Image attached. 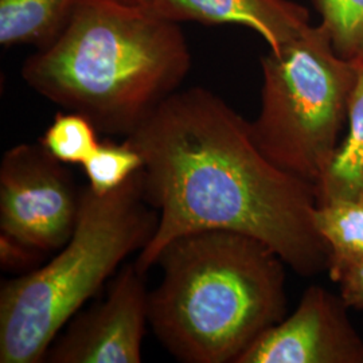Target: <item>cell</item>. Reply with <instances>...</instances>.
<instances>
[{
  "mask_svg": "<svg viewBox=\"0 0 363 363\" xmlns=\"http://www.w3.org/2000/svg\"><path fill=\"white\" fill-rule=\"evenodd\" d=\"M124 139L143 156L144 196L159 213L133 262L139 272L156 265L172 240L202 230L255 237L301 276L328 271V249L313 225L315 186L274 166L250 123L216 93L175 91Z\"/></svg>",
  "mask_w": 363,
  "mask_h": 363,
  "instance_id": "cell-1",
  "label": "cell"
},
{
  "mask_svg": "<svg viewBox=\"0 0 363 363\" xmlns=\"http://www.w3.org/2000/svg\"><path fill=\"white\" fill-rule=\"evenodd\" d=\"M191 64L181 23L148 6L78 0L61 34L23 62L22 78L99 132L127 138L181 89Z\"/></svg>",
  "mask_w": 363,
  "mask_h": 363,
  "instance_id": "cell-2",
  "label": "cell"
},
{
  "mask_svg": "<svg viewBox=\"0 0 363 363\" xmlns=\"http://www.w3.org/2000/svg\"><path fill=\"white\" fill-rule=\"evenodd\" d=\"M150 325L184 363H237L286 318V267L262 241L229 230L183 234L162 250Z\"/></svg>",
  "mask_w": 363,
  "mask_h": 363,
  "instance_id": "cell-3",
  "label": "cell"
},
{
  "mask_svg": "<svg viewBox=\"0 0 363 363\" xmlns=\"http://www.w3.org/2000/svg\"><path fill=\"white\" fill-rule=\"evenodd\" d=\"M157 223L140 171L109 194L84 186L77 225L65 245L48 264L1 284L0 362H45L67 322L124 259L150 244Z\"/></svg>",
  "mask_w": 363,
  "mask_h": 363,
  "instance_id": "cell-4",
  "label": "cell"
},
{
  "mask_svg": "<svg viewBox=\"0 0 363 363\" xmlns=\"http://www.w3.org/2000/svg\"><path fill=\"white\" fill-rule=\"evenodd\" d=\"M261 104L250 130L274 166L323 179L347 123L357 64L337 54L322 25L261 58Z\"/></svg>",
  "mask_w": 363,
  "mask_h": 363,
  "instance_id": "cell-5",
  "label": "cell"
},
{
  "mask_svg": "<svg viewBox=\"0 0 363 363\" xmlns=\"http://www.w3.org/2000/svg\"><path fill=\"white\" fill-rule=\"evenodd\" d=\"M81 191L39 142L13 145L0 162V233L43 253L60 250L76 229Z\"/></svg>",
  "mask_w": 363,
  "mask_h": 363,
  "instance_id": "cell-6",
  "label": "cell"
},
{
  "mask_svg": "<svg viewBox=\"0 0 363 363\" xmlns=\"http://www.w3.org/2000/svg\"><path fill=\"white\" fill-rule=\"evenodd\" d=\"M135 264L121 268L106 298L77 312L46 352L50 363H140L150 291Z\"/></svg>",
  "mask_w": 363,
  "mask_h": 363,
  "instance_id": "cell-7",
  "label": "cell"
},
{
  "mask_svg": "<svg viewBox=\"0 0 363 363\" xmlns=\"http://www.w3.org/2000/svg\"><path fill=\"white\" fill-rule=\"evenodd\" d=\"M347 306L325 288L306 289L296 310L268 328L237 363H363Z\"/></svg>",
  "mask_w": 363,
  "mask_h": 363,
  "instance_id": "cell-8",
  "label": "cell"
},
{
  "mask_svg": "<svg viewBox=\"0 0 363 363\" xmlns=\"http://www.w3.org/2000/svg\"><path fill=\"white\" fill-rule=\"evenodd\" d=\"M147 6L177 23L247 27L269 50L280 49L311 27L308 10L292 0H151Z\"/></svg>",
  "mask_w": 363,
  "mask_h": 363,
  "instance_id": "cell-9",
  "label": "cell"
},
{
  "mask_svg": "<svg viewBox=\"0 0 363 363\" xmlns=\"http://www.w3.org/2000/svg\"><path fill=\"white\" fill-rule=\"evenodd\" d=\"M355 64L357 78L349 103L347 130L323 179L315 187L316 205L363 196V61Z\"/></svg>",
  "mask_w": 363,
  "mask_h": 363,
  "instance_id": "cell-10",
  "label": "cell"
},
{
  "mask_svg": "<svg viewBox=\"0 0 363 363\" xmlns=\"http://www.w3.org/2000/svg\"><path fill=\"white\" fill-rule=\"evenodd\" d=\"M78 0H0V45L43 49L57 38Z\"/></svg>",
  "mask_w": 363,
  "mask_h": 363,
  "instance_id": "cell-11",
  "label": "cell"
},
{
  "mask_svg": "<svg viewBox=\"0 0 363 363\" xmlns=\"http://www.w3.org/2000/svg\"><path fill=\"white\" fill-rule=\"evenodd\" d=\"M313 225L328 249V273L335 281L363 257V196L316 205Z\"/></svg>",
  "mask_w": 363,
  "mask_h": 363,
  "instance_id": "cell-12",
  "label": "cell"
},
{
  "mask_svg": "<svg viewBox=\"0 0 363 363\" xmlns=\"http://www.w3.org/2000/svg\"><path fill=\"white\" fill-rule=\"evenodd\" d=\"M99 130L77 112H60L39 139L40 145L64 164H79L91 157L101 143Z\"/></svg>",
  "mask_w": 363,
  "mask_h": 363,
  "instance_id": "cell-13",
  "label": "cell"
},
{
  "mask_svg": "<svg viewBox=\"0 0 363 363\" xmlns=\"http://www.w3.org/2000/svg\"><path fill=\"white\" fill-rule=\"evenodd\" d=\"M143 166L142 154L124 139L123 143L103 140L82 167L91 191L105 195L130 181Z\"/></svg>",
  "mask_w": 363,
  "mask_h": 363,
  "instance_id": "cell-14",
  "label": "cell"
},
{
  "mask_svg": "<svg viewBox=\"0 0 363 363\" xmlns=\"http://www.w3.org/2000/svg\"><path fill=\"white\" fill-rule=\"evenodd\" d=\"M337 54L363 61V0H312Z\"/></svg>",
  "mask_w": 363,
  "mask_h": 363,
  "instance_id": "cell-15",
  "label": "cell"
},
{
  "mask_svg": "<svg viewBox=\"0 0 363 363\" xmlns=\"http://www.w3.org/2000/svg\"><path fill=\"white\" fill-rule=\"evenodd\" d=\"M43 253L35 247L13 238L11 235L0 233V264L7 271H25L39 262V255Z\"/></svg>",
  "mask_w": 363,
  "mask_h": 363,
  "instance_id": "cell-16",
  "label": "cell"
},
{
  "mask_svg": "<svg viewBox=\"0 0 363 363\" xmlns=\"http://www.w3.org/2000/svg\"><path fill=\"white\" fill-rule=\"evenodd\" d=\"M340 298L349 308L363 310V257L354 262L337 277Z\"/></svg>",
  "mask_w": 363,
  "mask_h": 363,
  "instance_id": "cell-17",
  "label": "cell"
},
{
  "mask_svg": "<svg viewBox=\"0 0 363 363\" xmlns=\"http://www.w3.org/2000/svg\"><path fill=\"white\" fill-rule=\"evenodd\" d=\"M120 3H125V4H133V6H147L151 0H116Z\"/></svg>",
  "mask_w": 363,
  "mask_h": 363,
  "instance_id": "cell-18",
  "label": "cell"
}]
</instances>
